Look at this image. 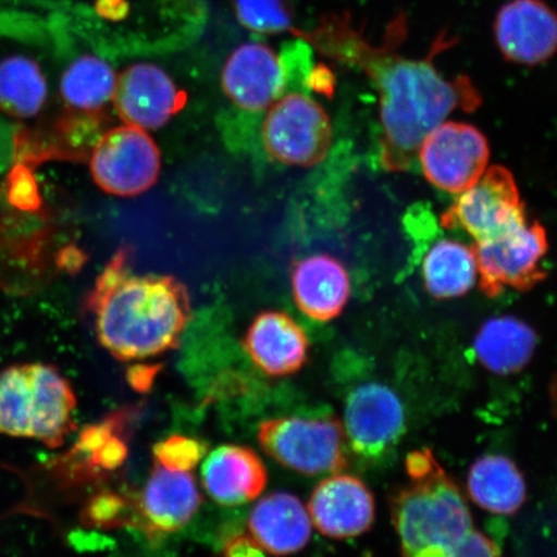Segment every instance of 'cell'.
Segmentation results:
<instances>
[{
	"label": "cell",
	"mask_w": 557,
	"mask_h": 557,
	"mask_svg": "<svg viewBox=\"0 0 557 557\" xmlns=\"http://www.w3.org/2000/svg\"><path fill=\"white\" fill-rule=\"evenodd\" d=\"M259 441L277 463L304 475L346 469L345 431L334 418H274L261 423Z\"/></svg>",
	"instance_id": "cell-6"
},
{
	"label": "cell",
	"mask_w": 557,
	"mask_h": 557,
	"mask_svg": "<svg viewBox=\"0 0 557 557\" xmlns=\"http://www.w3.org/2000/svg\"><path fill=\"white\" fill-rule=\"evenodd\" d=\"M250 535L264 553L289 555L308 545L312 521L294 494L275 492L259 500L250 512Z\"/></svg>",
	"instance_id": "cell-20"
},
{
	"label": "cell",
	"mask_w": 557,
	"mask_h": 557,
	"mask_svg": "<svg viewBox=\"0 0 557 557\" xmlns=\"http://www.w3.org/2000/svg\"><path fill=\"white\" fill-rule=\"evenodd\" d=\"M108 131V121L100 111L67 109L54 117L51 124L21 134L17 143L18 156L27 163L46 160L85 162L95 146Z\"/></svg>",
	"instance_id": "cell-14"
},
{
	"label": "cell",
	"mask_w": 557,
	"mask_h": 557,
	"mask_svg": "<svg viewBox=\"0 0 557 557\" xmlns=\"http://www.w3.org/2000/svg\"><path fill=\"white\" fill-rule=\"evenodd\" d=\"M292 288L298 309L318 322H330L350 299V276L332 256L308 257L292 270Z\"/></svg>",
	"instance_id": "cell-18"
},
{
	"label": "cell",
	"mask_w": 557,
	"mask_h": 557,
	"mask_svg": "<svg viewBox=\"0 0 557 557\" xmlns=\"http://www.w3.org/2000/svg\"><path fill=\"white\" fill-rule=\"evenodd\" d=\"M407 32L406 16L400 13L388 25L383 45L373 46L354 29L348 15H332L308 35L320 51L359 67L377 90L380 160L388 172L416 169L420 146L436 125L447 120L451 111H473L483 102L468 76L445 79L435 66L436 55L455 45V39L444 33L428 58L408 59L399 53Z\"/></svg>",
	"instance_id": "cell-1"
},
{
	"label": "cell",
	"mask_w": 557,
	"mask_h": 557,
	"mask_svg": "<svg viewBox=\"0 0 557 557\" xmlns=\"http://www.w3.org/2000/svg\"><path fill=\"white\" fill-rule=\"evenodd\" d=\"M471 499L484 510L497 515L518 512L527 499V484L510 458L487 455L479 458L469 472Z\"/></svg>",
	"instance_id": "cell-23"
},
{
	"label": "cell",
	"mask_w": 557,
	"mask_h": 557,
	"mask_svg": "<svg viewBox=\"0 0 557 557\" xmlns=\"http://www.w3.org/2000/svg\"><path fill=\"white\" fill-rule=\"evenodd\" d=\"M48 96L47 82L37 61L12 54L0 61V111L30 120L44 109Z\"/></svg>",
	"instance_id": "cell-25"
},
{
	"label": "cell",
	"mask_w": 557,
	"mask_h": 557,
	"mask_svg": "<svg viewBox=\"0 0 557 557\" xmlns=\"http://www.w3.org/2000/svg\"><path fill=\"white\" fill-rule=\"evenodd\" d=\"M406 469L410 483L389 503L403 555L455 557L473 529L461 490L429 449L410 453Z\"/></svg>",
	"instance_id": "cell-3"
},
{
	"label": "cell",
	"mask_w": 557,
	"mask_h": 557,
	"mask_svg": "<svg viewBox=\"0 0 557 557\" xmlns=\"http://www.w3.org/2000/svg\"><path fill=\"white\" fill-rule=\"evenodd\" d=\"M116 76L107 61L85 54L70 65L61 79V96L67 108L100 111L113 100Z\"/></svg>",
	"instance_id": "cell-26"
},
{
	"label": "cell",
	"mask_w": 557,
	"mask_h": 557,
	"mask_svg": "<svg viewBox=\"0 0 557 557\" xmlns=\"http://www.w3.org/2000/svg\"><path fill=\"white\" fill-rule=\"evenodd\" d=\"M486 137L470 124L443 122L424 137L418 164L431 185L461 194L482 178L490 163Z\"/></svg>",
	"instance_id": "cell-9"
},
{
	"label": "cell",
	"mask_w": 557,
	"mask_h": 557,
	"mask_svg": "<svg viewBox=\"0 0 557 557\" xmlns=\"http://www.w3.org/2000/svg\"><path fill=\"white\" fill-rule=\"evenodd\" d=\"M222 87L243 110L256 113L268 109L283 92L282 62L268 46L243 45L230 54L222 70Z\"/></svg>",
	"instance_id": "cell-16"
},
{
	"label": "cell",
	"mask_w": 557,
	"mask_h": 557,
	"mask_svg": "<svg viewBox=\"0 0 557 557\" xmlns=\"http://www.w3.org/2000/svg\"><path fill=\"white\" fill-rule=\"evenodd\" d=\"M162 166L154 139L145 129L124 124L109 128L89 158L94 181L115 197H137L154 186Z\"/></svg>",
	"instance_id": "cell-8"
},
{
	"label": "cell",
	"mask_w": 557,
	"mask_h": 557,
	"mask_svg": "<svg viewBox=\"0 0 557 557\" xmlns=\"http://www.w3.org/2000/svg\"><path fill=\"white\" fill-rule=\"evenodd\" d=\"M499 554L500 552L496 543L491 539H487L485 534L472 529L468 534V537H466L457 548L455 557L496 556Z\"/></svg>",
	"instance_id": "cell-30"
},
{
	"label": "cell",
	"mask_w": 557,
	"mask_h": 557,
	"mask_svg": "<svg viewBox=\"0 0 557 557\" xmlns=\"http://www.w3.org/2000/svg\"><path fill=\"white\" fill-rule=\"evenodd\" d=\"M309 515L312 524L326 537H358L373 524L374 497L358 478L334 475L323 480L313 491Z\"/></svg>",
	"instance_id": "cell-15"
},
{
	"label": "cell",
	"mask_w": 557,
	"mask_h": 557,
	"mask_svg": "<svg viewBox=\"0 0 557 557\" xmlns=\"http://www.w3.org/2000/svg\"><path fill=\"white\" fill-rule=\"evenodd\" d=\"M406 414L399 396L379 382L364 383L348 395L345 434L358 455L375 458L399 442Z\"/></svg>",
	"instance_id": "cell-11"
},
{
	"label": "cell",
	"mask_w": 557,
	"mask_h": 557,
	"mask_svg": "<svg viewBox=\"0 0 557 557\" xmlns=\"http://www.w3.org/2000/svg\"><path fill=\"white\" fill-rule=\"evenodd\" d=\"M494 35L507 61L543 64L557 52L556 12L542 0H511L497 13Z\"/></svg>",
	"instance_id": "cell-13"
},
{
	"label": "cell",
	"mask_w": 557,
	"mask_h": 557,
	"mask_svg": "<svg viewBox=\"0 0 557 557\" xmlns=\"http://www.w3.org/2000/svg\"><path fill=\"white\" fill-rule=\"evenodd\" d=\"M243 25L257 33L289 29L290 16L284 0H234Z\"/></svg>",
	"instance_id": "cell-27"
},
{
	"label": "cell",
	"mask_w": 557,
	"mask_h": 557,
	"mask_svg": "<svg viewBox=\"0 0 557 557\" xmlns=\"http://www.w3.org/2000/svg\"><path fill=\"white\" fill-rule=\"evenodd\" d=\"M524 219L525 205L520 200L513 174L503 165H493L459 195L441 222L445 228L465 230L479 242L493 238Z\"/></svg>",
	"instance_id": "cell-10"
},
{
	"label": "cell",
	"mask_w": 557,
	"mask_h": 557,
	"mask_svg": "<svg viewBox=\"0 0 557 557\" xmlns=\"http://www.w3.org/2000/svg\"><path fill=\"white\" fill-rule=\"evenodd\" d=\"M127 515V500L121 494L104 491L88 499L81 519L83 525L108 529L125 524Z\"/></svg>",
	"instance_id": "cell-29"
},
{
	"label": "cell",
	"mask_w": 557,
	"mask_h": 557,
	"mask_svg": "<svg viewBox=\"0 0 557 557\" xmlns=\"http://www.w3.org/2000/svg\"><path fill=\"white\" fill-rule=\"evenodd\" d=\"M206 445L197 438L174 435L156 444V462L172 471H191L205 456Z\"/></svg>",
	"instance_id": "cell-28"
},
{
	"label": "cell",
	"mask_w": 557,
	"mask_h": 557,
	"mask_svg": "<svg viewBox=\"0 0 557 557\" xmlns=\"http://www.w3.org/2000/svg\"><path fill=\"white\" fill-rule=\"evenodd\" d=\"M76 396L58 368L13 364L0 371V435L59 449L75 431Z\"/></svg>",
	"instance_id": "cell-4"
},
{
	"label": "cell",
	"mask_w": 557,
	"mask_h": 557,
	"mask_svg": "<svg viewBox=\"0 0 557 557\" xmlns=\"http://www.w3.org/2000/svg\"><path fill=\"white\" fill-rule=\"evenodd\" d=\"M479 287L490 298L506 288L527 292L545 281L542 262L548 250L545 227L528 218L493 238L475 242Z\"/></svg>",
	"instance_id": "cell-5"
},
{
	"label": "cell",
	"mask_w": 557,
	"mask_h": 557,
	"mask_svg": "<svg viewBox=\"0 0 557 557\" xmlns=\"http://www.w3.org/2000/svg\"><path fill=\"white\" fill-rule=\"evenodd\" d=\"M424 289L436 299L468 295L478 282L473 249L450 239L438 240L424 256L422 263Z\"/></svg>",
	"instance_id": "cell-24"
},
{
	"label": "cell",
	"mask_w": 557,
	"mask_h": 557,
	"mask_svg": "<svg viewBox=\"0 0 557 557\" xmlns=\"http://www.w3.org/2000/svg\"><path fill=\"white\" fill-rule=\"evenodd\" d=\"M201 478L209 496L225 506L256 499L268 483L261 458L239 445H224L213 450L205 461Z\"/></svg>",
	"instance_id": "cell-19"
},
{
	"label": "cell",
	"mask_w": 557,
	"mask_h": 557,
	"mask_svg": "<svg viewBox=\"0 0 557 557\" xmlns=\"http://www.w3.org/2000/svg\"><path fill=\"white\" fill-rule=\"evenodd\" d=\"M224 554L228 557L261 556L264 554L262 547L252 535L239 534L230 539L225 545Z\"/></svg>",
	"instance_id": "cell-32"
},
{
	"label": "cell",
	"mask_w": 557,
	"mask_h": 557,
	"mask_svg": "<svg viewBox=\"0 0 557 557\" xmlns=\"http://www.w3.org/2000/svg\"><path fill=\"white\" fill-rule=\"evenodd\" d=\"M262 139L269 156L278 163L317 165L331 149L330 117L310 97L290 94L269 108L262 125Z\"/></svg>",
	"instance_id": "cell-7"
},
{
	"label": "cell",
	"mask_w": 557,
	"mask_h": 557,
	"mask_svg": "<svg viewBox=\"0 0 557 557\" xmlns=\"http://www.w3.org/2000/svg\"><path fill=\"white\" fill-rule=\"evenodd\" d=\"M243 344L253 363L273 377L298 372L308 359V336L284 312L260 313L250 324Z\"/></svg>",
	"instance_id": "cell-17"
},
{
	"label": "cell",
	"mask_w": 557,
	"mask_h": 557,
	"mask_svg": "<svg viewBox=\"0 0 557 557\" xmlns=\"http://www.w3.org/2000/svg\"><path fill=\"white\" fill-rule=\"evenodd\" d=\"M128 259L127 249L117 250L85 302L97 339L123 361L176 348L191 317L183 283L173 276L132 275Z\"/></svg>",
	"instance_id": "cell-2"
},
{
	"label": "cell",
	"mask_w": 557,
	"mask_h": 557,
	"mask_svg": "<svg viewBox=\"0 0 557 557\" xmlns=\"http://www.w3.org/2000/svg\"><path fill=\"white\" fill-rule=\"evenodd\" d=\"M537 334L513 317L487 320L475 337V354L487 371L499 375L519 373L532 360Z\"/></svg>",
	"instance_id": "cell-22"
},
{
	"label": "cell",
	"mask_w": 557,
	"mask_h": 557,
	"mask_svg": "<svg viewBox=\"0 0 557 557\" xmlns=\"http://www.w3.org/2000/svg\"><path fill=\"white\" fill-rule=\"evenodd\" d=\"M200 503L189 471H172L156 462L141 500V511L150 527L160 532L178 531L198 511Z\"/></svg>",
	"instance_id": "cell-21"
},
{
	"label": "cell",
	"mask_w": 557,
	"mask_h": 557,
	"mask_svg": "<svg viewBox=\"0 0 557 557\" xmlns=\"http://www.w3.org/2000/svg\"><path fill=\"white\" fill-rule=\"evenodd\" d=\"M96 10L104 18L120 21L128 15L127 0H97Z\"/></svg>",
	"instance_id": "cell-33"
},
{
	"label": "cell",
	"mask_w": 557,
	"mask_h": 557,
	"mask_svg": "<svg viewBox=\"0 0 557 557\" xmlns=\"http://www.w3.org/2000/svg\"><path fill=\"white\" fill-rule=\"evenodd\" d=\"M113 101L116 114L125 124L157 129L185 107L186 94L162 69L136 64L117 76Z\"/></svg>",
	"instance_id": "cell-12"
},
{
	"label": "cell",
	"mask_w": 557,
	"mask_h": 557,
	"mask_svg": "<svg viewBox=\"0 0 557 557\" xmlns=\"http://www.w3.org/2000/svg\"><path fill=\"white\" fill-rule=\"evenodd\" d=\"M160 369H162V366H132L127 372V381L137 393H148L152 385H154Z\"/></svg>",
	"instance_id": "cell-31"
}]
</instances>
